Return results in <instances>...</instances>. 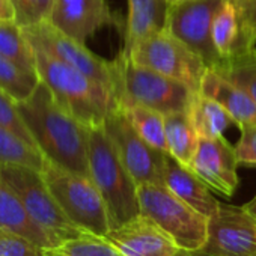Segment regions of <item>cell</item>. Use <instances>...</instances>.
<instances>
[{
  "label": "cell",
  "mask_w": 256,
  "mask_h": 256,
  "mask_svg": "<svg viewBox=\"0 0 256 256\" xmlns=\"http://www.w3.org/2000/svg\"><path fill=\"white\" fill-rule=\"evenodd\" d=\"M18 110L46 160L89 176V126L64 108L42 82L29 98L18 101Z\"/></svg>",
  "instance_id": "obj_1"
},
{
  "label": "cell",
  "mask_w": 256,
  "mask_h": 256,
  "mask_svg": "<svg viewBox=\"0 0 256 256\" xmlns=\"http://www.w3.org/2000/svg\"><path fill=\"white\" fill-rule=\"evenodd\" d=\"M164 130L168 154L178 160L181 164L190 168L199 144V134L190 119L188 112L164 114Z\"/></svg>",
  "instance_id": "obj_21"
},
{
  "label": "cell",
  "mask_w": 256,
  "mask_h": 256,
  "mask_svg": "<svg viewBox=\"0 0 256 256\" xmlns=\"http://www.w3.org/2000/svg\"><path fill=\"white\" fill-rule=\"evenodd\" d=\"M124 256H176L181 247L152 218L138 214L104 235Z\"/></svg>",
  "instance_id": "obj_15"
},
{
  "label": "cell",
  "mask_w": 256,
  "mask_h": 256,
  "mask_svg": "<svg viewBox=\"0 0 256 256\" xmlns=\"http://www.w3.org/2000/svg\"><path fill=\"white\" fill-rule=\"evenodd\" d=\"M199 92L216 100L232 116L238 128L256 125V102L253 98L216 68H206Z\"/></svg>",
  "instance_id": "obj_17"
},
{
  "label": "cell",
  "mask_w": 256,
  "mask_h": 256,
  "mask_svg": "<svg viewBox=\"0 0 256 256\" xmlns=\"http://www.w3.org/2000/svg\"><path fill=\"white\" fill-rule=\"evenodd\" d=\"M211 68H216L226 78L242 88L256 102V48Z\"/></svg>",
  "instance_id": "obj_28"
},
{
  "label": "cell",
  "mask_w": 256,
  "mask_h": 256,
  "mask_svg": "<svg viewBox=\"0 0 256 256\" xmlns=\"http://www.w3.org/2000/svg\"><path fill=\"white\" fill-rule=\"evenodd\" d=\"M0 256H44V248L22 235L2 232Z\"/></svg>",
  "instance_id": "obj_31"
},
{
  "label": "cell",
  "mask_w": 256,
  "mask_h": 256,
  "mask_svg": "<svg viewBox=\"0 0 256 256\" xmlns=\"http://www.w3.org/2000/svg\"><path fill=\"white\" fill-rule=\"evenodd\" d=\"M14 6L12 0H0V20H14Z\"/></svg>",
  "instance_id": "obj_33"
},
{
  "label": "cell",
  "mask_w": 256,
  "mask_h": 256,
  "mask_svg": "<svg viewBox=\"0 0 256 256\" xmlns=\"http://www.w3.org/2000/svg\"><path fill=\"white\" fill-rule=\"evenodd\" d=\"M120 108L144 140H146L151 146L168 152L163 113L139 104H128Z\"/></svg>",
  "instance_id": "obj_24"
},
{
  "label": "cell",
  "mask_w": 256,
  "mask_h": 256,
  "mask_svg": "<svg viewBox=\"0 0 256 256\" xmlns=\"http://www.w3.org/2000/svg\"><path fill=\"white\" fill-rule=\"evenodd\" d=\"M241 138L235 146L238 164L256 166V125L240 126Z\"/></svg>",
  "instance_id": "obj_32"
},
{
  "label": "cell",
  "mask_w": 256,
  "mask_h": 256,
  "mask_svg": "<svg viewBox=\"0 0 256 256\" xmlns=\"http://www.w3.org/2000/svg\"><path fill=\"white\" fill-rule=\"evenodd\" d=\"M124 54L142 66L184 83L193 92L200 90V83L208 68L202 56L176 38L169 29L136 42L130 52Z\"/></svg>",
  "instance_id": "obj_8"
},
{
  "label": "cell",
  "mask_w": 256,
  "mask_h": 256,
  "mask_svg": "<svg viewBox=\"0 0 256 256\" xmlns=\"http://www.w3.org/2000/svg\"><path fill=\"white\" fill-rule=\"evenodd\" d=\"M238 160L235 148L223 138H199L190 169L212 190L234 196L238 187Z\"/></svg>",
  "instance_id": "obj_14"
},
{
  "label": "cell",
  "mask_w": 256,
  "mask_h": 256,
  "mask_svg": "<svg viewBox=\"0 0 256 256\" xmlns=\"http://www.w3.org/2000/svg\"><path fill=\"white\" fill-rule=\"evenodd\" d=\"M0 174L16 190L32 220L54 240L56 246L84 232L59 206L40 170L28 166L0 164Z\"/></svg>",
  "instance_id": "obj_7"
},
{
  "label": "cell",
  "mask_w": 256,
  "mask_h": 256,
  "mask_svg": "<svg viewBox=\"0 0 256 256\" xmlns=\"http://www.w3.org/2000/svg\"><path fill=\"white\" fill-rule=\"evenodd\" d=\"M0 125L10 128V130L16 132L18 136H22L23 139H26L28 142L35 145L32 136L29 134L28 128L23 122V118L20 114L18 101L4 89H0Z\"/></svg>",
  "instance_id": "obj_30"
},
{
  "label": "cell",
  "mask_w": 256,
  "mask_h": 256,
  "mask_svg": "<svg viewBox=\"0 0 256 256\" xmlns=\"http://www.w3.org/2000/svg\"><path fill=\"white\" fill-rule=\"evenodd\" d=\"M202 250L216 256H256V218L244 206L220 204Z\"/></svg>",
  "instance_id": "obj_13"
},
{
  "label": "cell",
  "mask_w": 256,
  "mask_h": 256,
  "mask_svg": "<svg viewBox=\"0 0 256 256\" xmlns=\"http://www.w3.org/2000/svg\"><path fill=\"white\" fill-rule=\"evenodd\" d=\"M50 23L72 40L86 44L98 29L112 24L113 18L106 0H56Z\"/></svg>",
  "instance_id": "obj_16"
},
{
  "label": "cell",
  "mask_w": 256,
  "mask_h": 256,
  "mask_svg": "<svg viewBox=\"0 0 256 256\" xmlns=\"http://www.w3.org/2000/svg\"><path fill=\"white\" fill-rule=\"evenodd\" d=\"M212 40L222 62L254 50L256 0H223L214 18Z\"/></svg>",
  "instance_id": "obj_12"
},
{
  "label": "cell",
  "mask_w": 256,
  "mask_h": 256,
  "mask_svg": "<svg viewBox=\"0 0 256 256\" xmlns=\"http://www.w3.org/2000/svg\"><path fill=\"white\" fill-rule=\"evenodd\" d=\"M112 70L113 95L119 107L139 104L163 114L187 112L198 94L178 80L136 64L120 52L112 60Z\"/></svg>",
  "instance_id": "obj_3"
},
{
  "label": "cell",
  "mask_w": 256,
  "mask_h": 256,
  "mask_svg": "<svg viewBox=\"0 0 256 256\" xmlns=\"http://www.w3.org/2000/svg\"><path fill=\"white\" fill-rule=\"evenodd\" d=\"M0 234H2V230H0Z\"/></svg>",
  "instance_id": "obj_37"
},
{
  "label": "cell",
  "mask_w": 256,
  "mask_h": 256,
  "mask_svg": "<svg viewBox=\"0 0 256 256\" xmlns=\"http://www.w3.org/2000/svg\"><path fill=\"white\" fill-rule=\"evenodd\" d=\"M44 256H124L106 236L82 232L58 246L44 248Z\"/></svg>",
  "instance_id": "obj_26"
},
{
  "label": "cell",
  "mask_w": 256,
  "mask_h": 256,
  "mask_svg": "<svg viewBox=\"0 0 256 256\" xmlns=\"http://www.w3.org/2000/svg\"><path fill=\"white\" fill-rule=\"evenodd\" d=\"M56 0H12L16 22L20 28H34L50 22Z\"/></svg>",
  "instance_id": "obj_29"
},
{
  "label": "cell",
  "mask_w": 256,
  "mask_h": 256,
  "mask_svg": "<svg viewBox=\"0 0 256 256\" xmlns=\"http://www.w3.org/2000/svg\"><path fill=\"white\" fill-rule=\"evenodd\" d=\"M88 162L89 176L106 202L112 228L140 214L138 184L124 166L104 125L89 126Z\"/></svg>",
  "instance_id": "obj_4"
},
{
  "label": "cell",
  "mask_w": 256,
  "mask_h": 256,
  "mask_svg": "<svg viewBox=\"0 0 256 256\" xmlns=\"http://www.w3.org/2000/svg\"><path fill=\"white\" fill-rule=\"evenodd\" d=\"M176 256H216V254L208 253V252H205L202 248H199V250H186V248H181Z\"/></svg>",
  "instance_id": "obj_34"
},
{
  "label": "cell",
  "mask_w": 256,
  "mask_h": 256,
  "mask_svg": "<svg viewBox=\"0 0 256 256\" xmlns=\"http://www.w3.org/2000/svg\"><path fill=\"white\" fill-rule=\"evenodd\" d=\"M104 130L118 151L124 166L136 184H163L168 152L151 146L133 128L122 108L112 112L104 120Z\"/></svg>",
  "instance_id": "obj_9"
},
{
  "label": "cell",
  "mask_w": 256,
  "mask_h": 256,
  "mask_svg": "<svg viewBox=\"0 0 256 256\" xmlns=\"http://www.w3.org/2000/svg\"><path fill=\"white\" fill-rule=\"evenodd\" d=\"M163 180L164 186L172 193L208 218L217 212L220 202L211 194L210 187L190 168L181 164L169 154L164 162Z\"/></svg>",
  "instance_id": "obj_18"
},
{
  "label": "cell",
  "mask_w": 256,
  "mask_h": 256,
  "mask_svg": "<svg viewBox=\"0 0 256 256\" xmlns=\"http://www.w3.org/2000/svg\"><path fill=\"white\" fill-rule=\"evenodd\" d=\"M0 54L29 71L38 72L35 48L16 20H0Z\"/></svg>",
  "instance_id": "obj_25"
},
{
  "label": "cell",
  "mask_w": 256,
  "mask_h": 256,
  "mask_svg": "<svg viewBox=\"0 0 256 256\" xmlns=\"http://www.w3.org/2000/svg\"><path fill=\"white\" fill-rule=\"evenodd\" d=\"M140 212L152 218L186 250H199L208 240L210 218L163 184H139Z\"/></svg>",
  "instance_id": "obj_6"
},
{
  "label": "cell",
  "mask_w": 256,
  "mask_h": 256,
  "mask_svg": "<svg viewBox=\"0 0 256 256\" xmlns=\"http://www.w3.org/2000/svg\"><path fill=\"white\" fill-rule=\"evenodd\" d=\"M170 2H172V0H170Z\"/></svg>",
  "instance_id": "obj_38"
},
{
  "label": "cell",
  "mask_w": 256,
  "mask_h": 256,
  "mask_svg": "<svg viewBox=\"0 0 256 256\" xmlns=\"http://www.w3.org/2000/svg\"><path fill=\"white\" fill-rule=\"evenodd\" d=\"M0 230L22 235L42 248L56 246L54 240L28 214L16 190L0 174Z\"/></svg>",
  "instance_id": "obj_20"
},
{
  "label": "cell",
  "mask_w": 256,
  "mask_h": 256,
  "mask_svg": "<svg viewBox=\"0 0 256 256\" xmlns=\"http://www.w3.org/2000/svg\"><path fill=\"white\" fill-rule=\"evenodd\" d=\"M170 0H128V20L122 53L152 34L169 29Z\"/></svg>",
  "instance_id": "obj_19"
},
{
  "label": "cell",
  "mask_w": 256,
  "mask_h": 256,
  "mask_svg": "<svg viewBox=\"0 0 256 256\" xmlns=\"http://www.w3.org/2000/svg\"><path fill=\"white\" fill-rule=\"evenodd\" d=\"M0 164L28 166L42 172L46 157L34 144L0 125Z\"/></svg>",
  "instance_id": "obj_23"
},
{
  "label": "cell",
  "mask_w": 256,
  "mask_h": 256,
  "mask_svg": "<svg viewBox=\"0 0 256 256\" xmlns=\"http://www.w3.org/2000/svg\"><path fill=\"white\" fill-rule=\"evenodd\" d=\"M42 176L68 218L82 230L106 235L112 220L106 202L89 176L76 174L46 160Z\"/></svg>",
  "instance_id": "obj_5"
},
{
  "label": "cell",
  "mask_w": 256,
  "mask_h": 256,
  "mask_svg": "<svg viewBox=\"0 0 256 256\" xmlns=\"http://www.w3.org/2000/svg\"><path fill=\"white\" fill-rule=\"evenodd\" d=\"M199 138H218L223 132L235 124L232 116L212 98L198 92L187 110Z\"/></svg>",
  "instance_id": "obj_22"
},
{
  "label": "cell",
  "mask_w": 256,
  "mask_h": 256,
  "mask_svg": "<svg viewBox=\"0 0 256 256\" xmlns=\"http://www.w3.org/2000/svg\"><path fill=\"white\" fill-rule=\"evenodd\" d=\"M172 2H175V0H172Z\"/></svg>",
  "instance_id": "obj_36"
},
{
  "label": "cell",
  "mask_w": 256,
  "mask_h": 256,
  "mask_svg": "<svg viewBox=\"0 0 256 256\" xmlns=\"http://www.w3.org/2000/svg\"><path fill=\"white\" fill-rule=\"evenodd\" d=\"M40 80L56 101L88 126L102 125L106 118L119 108L114 95L98 82L74 66L35 48Z\"/></svg>",
  "instance_id": "obj_2"
},
{
  "label": "cell",
  "mask_w": 256,
  "mask_h": 256,
  "mask_svg": "<svg viewBox=\"0 0 256 256\" xmlns=\"http://www.w3.org/2000/svg\"><path fill=\"white\" fill-rule=\"evenodd\" d=\"M242 206H244V208H246V210H247V211H248V212L256 218V196H254L250 202H247L246 205H242Z\"/></svg>",
  "instance_id": "obj_35"
},
{
  "label": "cell",
  "mask_w": 256,
  "mask_h": 256,
  "mask_svg": "<svg viewBox=\"0 0 256 256\" xmlns=\"http://www.w3.org/2000/svg\"><path fill=\"white\" fill-rule=\"evenodd\" d=\"M23 30L34 48L42 50L53 58L74 66L113 94L114 78L112 62H107L102 58L94 54L90 50H88L86 44H82L65 35L50 22L34 28H26Z\"/></svg>",
  "instance_id": "obj_10"
},
{
  "label": "cell",
  "mask_w": 256,
  "mask_h": 256,
  "mask_svg": "<svg viewBox=\"0 0 256 256\" xmlns=\"http://www.w3.org/2000/svg\"><path fill=\"white\" fill-rule=\"evenodd\" d=\"M223 0H175L170 4L169 30L202 56L206 66H217L222 59L212 40V24Z\"/></svg>",
  "instance_id": "obj_11"
},
{
  "label": "cell",
  "mask_w": 256,
  "mask_h": 256,
  "mask_svg": "<svg viewBox=\"0 0 256 256\" xmlns=\"http://www.w3.org/2000/svg\"><path fill=\"white\" fill-rule=\"evenodd\" d=\"M40 82L38 72L29 71L6 56L0 54V89L6 90L17 101L29 98Z\"/></svg>",
  "instance_id": "obj_27"
}]
</instances>
